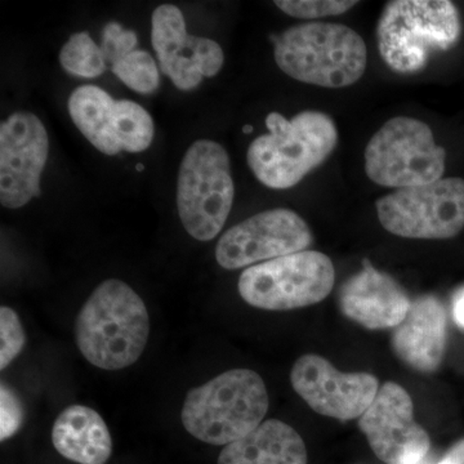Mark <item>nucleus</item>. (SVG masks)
Masks as SVG:
<instances>
[{
    "mask_svg": "<svg viewBox=\"0 0 464 464\" xmlns=\"http://www.w3.org/2000/svg\"><path fill=\"white\" fill-rule=\"evenodd\" d=\"M356 2L348 0H277L275 5L288 16L313 18L337 16L355 7Z\"/></svg>",
    "mask_w": 464,
    "mask_h": 464,
    "instance_id": "nucleus-24",
    "label": "nucleus"
},
{
    "mask_svg": "<svg viewBox=\"0 0 464 464\" xmlns=\"http://www.w3.org/2000/svg\"><path fill=\"white\" fill-rule=\"evenodd\" d=\"M116 101L96 85H82L70 96V116L78 130L99 151L115 155L121 151L112 132V110Z\"/></svg>",
    "mask_w": 464,
    "mask_h": 464,
    "instance_id": "nucleus-19",
    "label": "nucleus"
},
{
    "mask_svg": "<svg viewBox=\"0 0 464 464\" xmlns=\"http://www.w3.org/2000/svg\"><path fill=\"white\" fill-rule=\"evenodd\" d=\"M47 130L38 116L14 112L0 125V203L8 209L26 206L41 195L47 163Z\"/></svg>",
    "mask_w": 464,
    "mask_h": 464,
    "instance_id": "nucleus-12",
    "label": "nucleus"
},
{
    "mask_svg": "<svg viewBox=\"0 0 464 464\" xmlns=\"http://www.w3.org/2000/svg\"><path fill=\"white\" fill-rule=\"evenodd\" d=\"M384 230L408 239L442 240L464 228V179L399 188L375 203Z\"/></svg>",
    "mask_w": 464,
    "mask_h": 464,
    "instance_id": "nucleus-9",
    "label": "nucleus"
},
{
    "mask_svg": "<svg viewBox=\"0 0 464 464\" xmlns=\"http://www.w3.org/2000/svg\"><path fill=\"white\" fill-rule=\"evenodd\" d=\"M230 157L212 140L192 143L179 166L177 208L185 230L209 241L222 231L234 203Z\"/></svg>",
    "mask_w": 464,
    "mask_h": 464,
    "instance_id": "nucleus-6",
    "label": "nucleus"
},
{
    "mask_svg": "<svg viewBox=\"0 0 464 464\" xmlns=\"http://www.w3.org/2000/svg\"><path fill=\"white\" fill-rule=\"evenodd\" d=\"M293 389L324 417L356 420L374 401L380 383L369 373H342L319 355L299 357L290 372Z\"/></svg>",
    "mask_w": 464,
    "mask_h": 464,
    "instance_id": "nucleus-13",
    "label": "nucleus"
},
{
    "mask_svg": "<svg viewBox=\"0 0 464 464\" xmlns=\"http://www.w3.org/2000/svg\"><path fill=\"white\" fill-rule=\"evenodd\" d=\"M112 72L130 90L142 94L155 92L160 84L159 67L148 52L136 50L116 63Z\"/></svg>",
    "mask_w": 464,
    "mask_h": 464,
    "instance_id": "nucleus-22",
    "label": "nucleus"
},
{
    "mask_svg": "<svg viewBox=\"0 0 464 464\" xmlns=\"http://www.w3.org/2000/svg\"><path fill=\"white\" fill-rule=\"evenodd\" d=\"M149 334L145 302L118 279L101 283L76 317V346L85 360L103 371L133 365L145 351Z\"/></svg>",
    "mask_w": 464,
    "mask_h": 464,
    "instance_id": "nucleus-1",
    "label": "nucleus"
},
{
    "mask_svg": "<svg viewBox=\"0 0 464 464\" xmlns=\"http://www.w3.org/2000/svg\"><path fill=\"white\" fill-rule=\"evenodd\" d=\"M459 34V14L453 3L395 0L382 12L378 48L391 70L413 74L426 66L433 52L449 50Z\"/></svg>",
    "mask_w": 464,
    "mask_h": 464,
    "instance_id": "nucleus-5",
    "label": "nucleus"
},
{
    "mask_svg": "<svg viewBox=\"0 0 464 464\" xmlns=\"http://www.w3.org/2000/svg\"><path fill=\"white\" fill-rule=\"evenodd\" d=\"M136 33L132 30H125L121 24L110 23L103 30L101 51L106 63H111V66L136 51Z\"/></svg>",
    "mask_w": 464,
    "mask_h": 464,
    "instance_id": "nucleus-26",
    "label": "nucleus"
},
{
    "mask_svg": "<svg viewBox=\"0 0 464 464\" xmlns=\"http://www.w3.org/2000/svg\"><path fill=\"white\" fill-rule=\"evenodd\" d=\"M447 152L436 145L422 121L396 116L386 121L365 149V172L384 188H405L441 179Z\"/></svg>",
    "mask_w": 464,
    "mask_h": 464,
    "instance_id": "nucleus-7",
    "label": "nucleus"
},
{
    "mask_svg": "<svg viewBox=\"0 0 464 464\" xmlns=\"http://www.w3.org/2000/svg\"><path fill=\"white\" fill-rule=\"evenodd\" d=\"M52 442L57 453L79 464H105L112 453L108 424L96 411L70 405L54 420Z\"/></svg>",
    "mask_w": 464,
    "mask_h": 464,
    "instance_id": "nucleus-17",
    "label": "nucleus"
},
{
    "mask_svg": "<svg viewBox=\"0 0 464 464\" xmlns=\"http://www.w3.org/2000/svg\"><path fill=\"white\" fill-rule=\"evenodd\" d=\"M311 241L310 227L297 213L266 210L226 231L217 243L216 259L226 270H237L304 252Z\"/></svg>",
    "mask_w": 464,
    "mask_h": 464,
    "instance_id": "nucleus-10",
    "label": "nucleus"
},
{
    "mask_svg": "<svg viewBox=\"0 0 464 464\" xmlns=\"http://www.w3.org/2000/svg\"><path fill=\"white\" fill-rule=\"evenodd\" d=\"M25 422V406L23 400L8 384L0 389V440L11 439Z\"/></svg>",
    "mask_w": 464,
    "mask_h": 464,
    "instance_id": "nucleus-25",
    "label": "nucleus"
},
{
    "mask_svg": "<svg viewBox=\"0 0 464 464\" xmlns=\"http://www.w3.org/2000/svg\"><path fill=\"white\" fill-rule=\"evenodd\" d=\"M252 130H253V128L250 127V125H246V127H244L243 132L244 133H250V132H252Z\"/></svg>",
    "mask_w": 464,
    "mask_h": 464,
    "instance_id": "nucleus-30",
    "label": "nucleus"
},
{
    "mask_svg": "<svg viewBox=\"0 0 464 464\" xmlns=\"http://www.w3.org/2000/svg\"><path fill=\"white\" fill-rule=\"evenodd\" d=\"M60 63L70 75L93 79L105 72L108 63L90 34L78 33L61 50Z\"/></svg>",
    "mask_w": 464,
    "mask_h": 464,
    "instance_id": "nucleus-21",
    "label": "nucleus"
},
{
    "mask_svg": "<svg viewBox=\"0 0 464 464\" xmlns=\"http://www.w3.org/2000/svg\"><path fill=\"white\" fill-rule=\"evenodd\" d=\"M277 66L290 78L323 88H346L364 75V39L342 24L310 23L289 27L274 39Z\"/></svg>",
    "mask_w": 464,
    "mask_h": 464,
    "instance_id": "nucleus-4",
    "label": "nucleus"
},
{
    "mask_svg": "<svg viewBox=\"0 0 464 464\" xmlns=\"http://www.w3.org/2000/svg\"><path fill=\"white\" fill-rule=\"evenodd\" d=\"M266 127L270 133L250 143L246 160L258 181L275 190L297 185L329 158L338 143L334 121L322 111L307 110L292 119L270 112Z\"/></svg>",
    "mask_w": 464,
    "mask_h": 464,
    "instance_id": "nucleus-2",
    "label": "nucleus"
},
{
    "mask_svg": "<svg viewBox=\"0 0 464 464\" xmlns=\"http://www.w3.org/2000/svg\"><path fill=\"white\" fill-rule=\"evenodd\" d=\"M270 399L261 375L231 369L188 391L181 420L186 431L210 445L237 441L264 422Z\"/></svg>",
    "mask_w": 464,
    "mask_h": 464,
    "instance_id": "nucleus-3",
    "label": "nucleus"
},
{
    "mask_svg": "<svg viewBox=\"0 0 464 464\" xmlns=\"http://www.w3.org/2000/svg\"><path fill=\"white\" fill-rule=\"evenodd\" d=\"M112 132L121 150L142 152L154 139V121L139 103L133 101H116L112 110Z\"/></svg>",
    "mask_w": 464,
    "mask_h": 464,
    "instance_id": "nucleus-20",
    "label": "nucleus"
},
{
    "mask_svg": "<svg viewBox=\"0 0 464 464\" xmlns=\"http://www.w3.org/2000/svg\"><path fill=\"white\" fill-rule=\"evenodd\" d=\"M417 464H435V462H433V458L429 454V456L424 458L423 460H420V462Z\"/></svg>",
    "mask_w": 464,
    "mask_h": 464,
    "instance_id": "nucleus-29",
    "label": "nucleus"
},
{
    "mask_svg": "<svg viewBox=\"0 0 464 464\" xmlns=\"http://www.w3.org/2000/svg\"><path fill=\"white\" fill-rule=\"evenodd\" d=\"M217 464H307V449L292 426L268 420L255 431L226 445Z\"/></svg>",
    "mask_w": 464,
    "mask_h": 464,
    "instance_id": "nucleus-18",
    "label": "nucleus"
},
{
    "mask_svg": "<svg viewBox=\"0 0 464 464\" xmlns=\"http://www.w3.org/2000/svg\"><path fill=\"white\" fill-rule=\"evenodd\" d=\"M448 315L435 295L415 299L404 322L392 334L393 351L404 364L420 373H433L444 360Z\"/></svg>",
    "mask_w": 464,
    "mask_h": 464,
    "instance_id": "nucleus-16",
    "label": "nucleus"
},
{
    "mask_svg": "<svg viewBox=\"0 0 464 464\" xmlns=\"http://www.w3.org/2000/svg\"><path fill=\"white\" fill-rule=\"evenodd\" d=\"M0 369L5 371L20 355L26 343L23 324L11 307L0 308Z\"/></svg>",
    "mask_w": 464,
    "mask_h": 464,
    "instance_id": "nucleus-23",
    "label": "nucleus"
},
{
    "mask_svg": "<svg viewBox=\"0 0 464 464\" xmlns=\"http://www.w3.org/2000/svg\"><path fill=\"white\" fill-rule=\"evenodd\" d=\"M338 304L347 319L372 331L398 328L411 302L390 275L375 270L369 261L342 285Z\"/></svg>",
    "mask_w": 464,
    "mask_h": 464,
    "instance_id": "nucleus-14",
    "label": "nucleus"
},
{
    "mask_svg": "<svg viewBox=\"0 0 464 464\" xmlns=\"http://www.w3.org/2000/svg\"><path fill=\"white\" fill-rule=\"evenodd\" d=\"M334 283L332 259L316 250H304L250 266L240 275L239 293L250 306L289 311L324 301Z\"/></svg>",
    "mask_w": 464,
    "mask_h": 464,
    "instance_id": "nucleus-8",
    "label": "nucleus"
},
{
    "mask_svg": "<svg viewBox=\"0 0 464 464\" xmlns=\"http://www.w3.org/2000/svg\"><path fill=\"white\" fill-rule=\"evenodd\" d=\"M451 316L458 328L464 331V286L451 299Z\"/></svg>",
    "mask_w": 464,
    "mask_h": 464,
    "instance_id": "nucleus-27",
    "label": "nucleus"
},
{
    "mask_svg": "<svg viewBox=\"0 0 464 464\" xmlns=\"http://www.w3.org/2000/svg\"><path fill=\"white\" fill-rule=\"evenodd\" d=\"M435 464H464V439L456 442Z\"/></svg>",
    "mask_w": 464,
    "mask_h": 464,
    "instance_id": "nucleus-28",
    "label": "nucleus"
},
{
    "mask_svg": "<svg viewBox=\"0 0 464 464\" xmlns=\"http://www.w3.org/2000/svg\"><path fill=\"white\" fill-rule=\"evenodd\" d=\"M151 43L160 70L179 90L191 91L206 78L201 36L188 35L181 9L163 5L151 17Z\"/></svg>",
    "mask_w": 464,
    "mask_h": 464,
    "instance_id": "nucleus-15",
    "label": "nucleus"
},
{
    "mask_svg": "<svg viewBox=\"0 0 464 464\" xmlns=\"http://www.w3.org/2000/svg\"><path fill=\"white\" fill-rule=\"evenodd\" d=\"M359 427L375 456L386 464H417L429 456L431 440L414 420V405L404 387L382 384Z\"/></svg>",
    "mask_w": 464,
    "mask_h": 464,
    "instance_id": "nucleus-11",
    "label": "nucleus"
}]
</instances>
